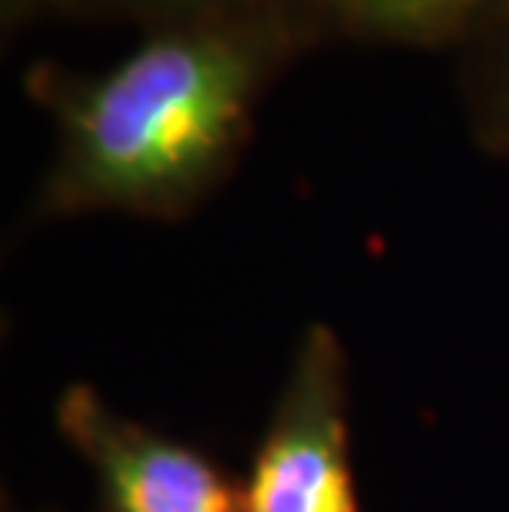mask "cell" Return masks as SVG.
<instances>
[{
    "instance_id": "cell-3",
    "label": "cell",
    "mask_w": 509,
    "mask_h": 512,
    "mask_svg": "<svg viewBox=\"0 0 509 512\" xmlns=\"http://www.w3.org/2000/svg\"><path fill=\"white\" fill-rule=\"evenodd\" d=\"M53 423L90 470V512H245L242 479L215 456L119 413L93 384L63 387Z\"/></svg>"
},
{
    "instance_id": "cell-2",
    "label": "cell",
    "mask_w": 509,
    "mask_h": 512,
    "mask_svg": "<svg viewBox=\"0 0 509 512\" xmlns=\"http://www.w3.org/2000/svg\"><path fill=\"white\" fill-rule=\"evenodd\" d=\"M348 351L308 324L242 479L245 512H364L351 463Z\"/></svg>"
},
{
    "instance_id": "cell-1",
    "label": "cell",
    "mask_w": 509,
    "mask_h": 512,
    "mask_svg": "<svg viewBox=\"0 0 509 512\" xmlns=\"http://www.w3.org/2000/svg\"><path fill=\"white\" fill-rule=\"evenodd\" d=\"M321 43L328 37L298 0H248L143 30L100 73L34 63L24 93L50 116L53 156L24 222L196 215L252 146L272 86Z\"/></svg>"
},
{
    "instance_id": "cell-5",
    "label": "cell",
    "mask_w": 509,
    "mask_h": 512,
    "mask_svg": "<svg viewBox=\"0 0 509 512\" xmlns=\"http://www.w3.org/2000/svg\"><path fill=\"white\" fill-rule=\"evenodd\" d=\"M328 40L384 47L453 50L467 30L473 0H298Z\"/></svg>"
},
{
    "instance_id": "cell-4",
    "label": "cell",
    "mask_w": 509,
    "mask_h": 512,
    "mask_svg": "<svg viewBox=\"0 0 509 512\" xmlns=\"http://www.w3.org/2000/svg\"><path fill=\"white\" fill-rule=\"evenodd\" d=\"M450 53L473 143L509 166V0H473L467 30Z\"/></svg>"
},
{
    "instance_id": "cell-7",
    "label": "cell",
    "mask_w": 509,
    "mask_h": 512,
    "mask_svg": "<svg viewBox=\"0 0 509 512\" xmlns=\"http://www.w3.org/2000/svg\"><path fill=\"white\" fill-rule=\"evenodd\" d=\"M4 512H27L24 506H17V503H10V496L4 493Z\"/></svg>"
},
{
    "instance_id": "cell-6",
    "label": "cell",
    "mask_w": 509,
    "mask_h": 512,
    "mask_svg": "<svg viewBox=\"0 0 509 512\" xmlns=\"http://www.w3.org/2000/svg\"><path fill=\"white\" fill-rule=\"evenodd\" d=\"M242 4L248 0H0V27L7 37L30 24H40V20L136 24L153 30Z\"/></svg>"
}]
</instances>
